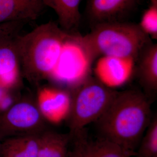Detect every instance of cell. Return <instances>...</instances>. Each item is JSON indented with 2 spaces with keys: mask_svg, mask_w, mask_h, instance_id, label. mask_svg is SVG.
<instances>
[{
  "mask_svg": "<svg viewBox=\"0 0 157 157\" xmlns=\"http://www.w3.org/2000/svg\"><path fill=\"white\" fill-rule=\"evenodd\" d=\"M151 103L141 91H117L106 111L95 122L100 137L135 156L153 117Z\"/></svg>",
  "mask_w": 157,
  "mask_h": 157,
  "instance_id": "1",
  "label": "cell"
},
{
  "mask_svg": "<svg viewBox=\"0 0 157 157\" xmlns=\"http://www.w3.org/2000/svg\"><path fill=\"white\" fill-rule=\"evenodd\" d=\"M70 33L49 21L17 37L15 44L20 67L31 84L38 86L50 78Z\"/></svg>",
  "mask_w": 157,
  "mask_h": 157,
  "instance_id": "2",
  "label": "cell"
},
{
  "mask_svg": "<svg viewBox=\"0 0 157 157\" xmlns=\"http://www.w3.org/2000/svg\"><path fill=\"white\" fill-rule=\"evenodd\" d=\"M82 45L92 63L98 57L114 56L137 60L140 52L152 42L138 24L130 21L104 23L91 27L79 36Z\"/></svg>",
  "mask_w": 157,
  "mask_h": 157,
  "instance_id": "3",
  "label": "cell"
},
{
  "mask_svg": "<svg viewBox=\"0 0 157 157\" xmlns=\"http://www.w3.org/2000/svg\"><path fill=\"white\" fill-rule=\"evenodd\" d=\"M76 87L68 112L69 133L71 136L84 130L89 124L95 122L117 92L98 78L90 76Z\"/></svg>",
  "mask_w": 157,
  "mask_h": 157,
  "instance_id": "4",
  "label": "cell"
},
{
  "mask_svg": "<svg viewBox=\"0 0 157 157\" xmlns=\"http://www.w3.org/2000/svg\"><path fill=\"white\" fill-rule=\"evenodd\" d=\"M46 121L36 104L18 101L0 113V137L40 135L48 129Z\"/></svg>",
  "mask_w": 157,
  "mask_h": 157,
  "instance_id": "5",
  "label": "cell"
},
{
  "mask_svg": "<svg viewBox=\"0 0 157 157\" xmlns=\"http://www.w3.org/2000/svg\"><path fill=\"white\" fill-rule=\"evenodd\" d=\"M80 34L70 33L50 78L76 86L90 76L92 63L90 61L79 39Z\"/></svg>",
  "mask_w": 157,
  "mask_h": 157,
  "instance_id": "6",
  "label": "cell"
},
{
  "mask_svg": "<svg viewBox=\"0 0 157 157\" xmlns=\"http://www.w3.org/2000/svg\"><path fill=\"white\" fill-rule=\"evenodd\" d=\"M141 0H87L85 14L90 27L104 23L127 21Z\"/></svg>",
  "mask_w": 157,
  "mask_h": 157,
  "instance_id": "7",
  "label": "cell"
},
{
  "mask_svg": "<svg viewBox=\"0 0 157 157\" xmlns=\"http://www.w3.org/2000/svg\"><path fill=\"white\" fill-rule=\"evenodd\" d=\"M46 7L44 0H0V23L34 21Z\"/></svg>",
  "mask_w": 157,
  "mask_h": 157,
  "instance_id": "8",
  "label": "cell"
},
{
  "mask_svg": "<svg viewBox=\"0 0 157 157\" xmlns=\"http://www.w3.org/2000/svg\"><path fill=\"white\" fill-rule=\"evenodd\" d=\"M138 81L142 92L152 101L157 95V44L151 42L136 60Z\"/></svg>",
  "mask_w": 157,
  "mask_h": 157,
  "instance_id": "9",
  "label": "cell"
},
{
  "mask_svg": "<svg viewBox=\"0 0 157 157\" xmlns=\"http://www.w3.org/2000/svg\"><path fill=\"white\" fill-rule=\"evenodd\" d=\"M135 63L132 58L101 57L96 67L98 79L107 86L121 84L128 78Z\"/></svg>",
  "mask_w": 157,
  "mask_h": 157,
  "instance_id": "10",
  "label": "cell"
},
{
  "mask_svg": "<svg viewBox=\"0 0 157 157\" xmlns=\"http://www.w3.org/2000/svg\"><path fill=\"white\" fill-rule=\"evenodd\" d=\"M73 137L79 146L81 157H132L135 155L126 151L117 144L104 137L89 140L83 131Z\"/></svg>",
  "mask_w": 157,
  "mask_h": 157,
  "instance_id": "11",
  "label": "cell"
},
{
  "mask_svg": "<svg viewBox=\"0 0 157 157\" xmlns=\"http://www.w3.org/2000/svg\"><path fill=\"white\" fill-rule=\"evenodd\" d=\"M15 40L0 46V87L6 90L14 86L19 77Z\"/></svg>",
  "mask_w": 157,
  "mask_h": 157,
  "instance_id": "12",
  "label": "cell"
},
{
  "mask_svg": "<svg viewBox=\"0 0 157 157\" xmlns=\"http://www.w3.org/2000/svg\"><path fill=\"white\" fill-rule=\"evenodd\" d=\"M46 7L56 14L59 25L68 33H76L81 20L79 11L81 0H44Z\"/></svg>",
  "mask_w": 157,
  "mask_h": 157,
  "instance_id": "13",
  "label": "cell"
},
{
  "mask_svg": "<svg viewBox=\"0 0 157 157\" xmlns=\"http://www.w3.org/2000/svg\"><path fill=\"white\" fill-rule=\"evenodd\" d=\"M72 137L45 130L39 135L38 157H69Z\"/></svg>",
  "mask_w": 157,
  "mask_h": 157,
  "instance_id": "14",
  "label": "cell"
},
{
  "mask_svg": "<svg viewBox=\"0 0 157 157\" xmlns=\"http://www.w3.org/2000/svg\"><path fill=\"white\" fill-rule=\"evenodd\" d=\"M39 135H23L3 139V157H38Z\"/></svg>",
  "mask_w": 157,
  "mask_h": 157,
  "instance_id": "15",
  "label": "cell"
},
{
  "mask_svg": "<svg viewBox=\"0 0 157 157\" xmlns=\"http://www.w3.org/2000/svg\"><path fill=\"white\" fill-rule=\"evenodd\" d=\"M135 157H157V116H154L135 152Z\"/></svg>",
  "mask_w": 157,
  "mask_h": 157,
  "instance_id": "16",
  "label": "cell"
},
{
  "mask_svg": "<svg viewBox=\"0 0 157 157\" xmlns=\"http://www.w3.org/2000/svg\"><path fill=\"white\" fill-rule=\"evenodd\" d=\"M139 26L152 39H157V4H151L143 13Z\"/></svg>",
  "mask_w": 157,
  "mask_h": 157,
  "instance_id": "17",
  "label": "cell"
},
{
  "mask_svg": "<svg viewBox=\"0 0 157 157\" xmlns=\"http://www.w3.org/2000/svg\"><path fill=\"white\" fill-rule=\"evenodd\" d=\"M25 24V23L14 21L0 23V46L17 39Z\"/></svg>",
  "mask_w": 157,
  "mask_h": 157,
  "instance_id": "18",
  "label": "cell"
},
{
  "mask_svg": "<svg viewBox=\"0 0 157 157\" xmlns=\"http://www.w3.org/2000/svg\"><path fill=\"white\" fill-rule=\"evenodd\" d=\"M71 140L73 146L72 148H70L69 157H81L77 140L74 137H73Z\"/></svg>",
  "mask_w": 157,
  "mask_h": 157,
  "instance_id": "19",
  "label": "cell"
},
{
  "mask_svg": "<svg viewBox=\"0 0 157 157\" xmlns=\"http://www.w3.org/2000/svg\"><path fill=\"white\" fill-rule=\"evenodd\" d=\"M3 139L0 137V157H3L2 149V141Z\"/></svg>",
  "mask_w": 157,
  "mask_h": 157,
  "instance_id": "20",
  "label": "cell"
},
{
  "mask_svg": "<svg viewBox=\"0 0 157 157\" xmlns=\"http://www.w3.org/2000/svg\"><path fill=\"white\" fill-rule=\"evenodd\" d=\"M151 4H157V0H150Z\"/></svg>",
  "mask_w": 157,
  "mask_h": 157,
  "instance_id": "21",
  "label": "cell"
}]
</instances>
